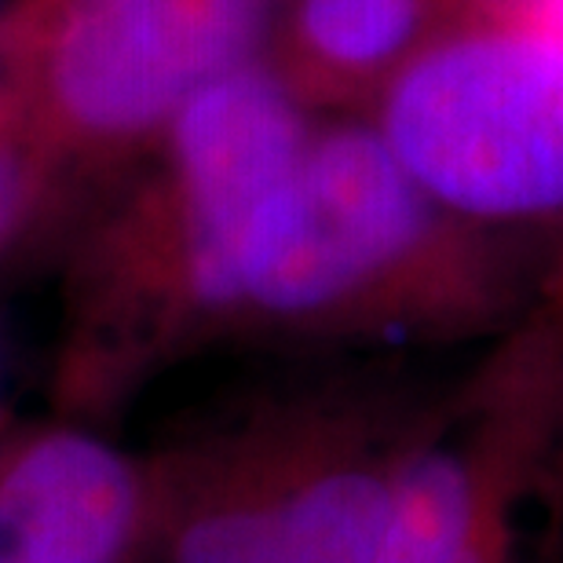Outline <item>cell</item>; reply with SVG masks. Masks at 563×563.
Returning a JSON list of instances; mask_svg holds the SVG:
<instances>
[{
  "mask_svg": "<svg viewBox=\"0 0 563 563\" xmlns=\"http://www.w3.org/2000/svg\"><path fill=\"white\" fill-rule=\"evenodd\" d=\"M560 253V231L435 201L369 121H325L256 217L209 341L490 344L542 300Z\"/></svg>",
  "mask_w": 563,
  "mask_h": 563,
  "instance_id": "cell-1",
  "label": "cell"
},
{
  "mask_svg": "<svg viewBox=\"0 0 563 563\" xmlns=\"http://www.w3.org/2000/svg\"><path fill=\"white\" fill-rule=\"evenodd\" d=\"M267 59L206 88L136 162L74 264L59 391L99 407L209 341L256 217L314 132Z\"/></svg>",
  "mask_w": 563,
  "mask_h": 563,
  "instance_id": "cell-2",
  "label": "cell"
},
{
  "mask_svg": "<svg viewBox=\"0 0 563 563\" xmlns=\"http://www.w3.org/2000/svg\"><path fill=\"white\" fill-rule=\"evenodd\" d=\"M432 396L399 377L319 380L162 450L136 563H369Z\"/></svg>",
  "mask_w": 563,
  "mask_h": 563,
  "instance_id": "cell-3",
  "label": "cell"
},
{
  "mask_svg": "<svg viewBox=\"0 0 563 563\" xmlns=\"http://www.w3.org/2000/svg\"><path fill=\"white\" fill-rule=\"evenodd\" d=\"M369 563H563V325L545 292L428 402Z\"/></svg>",
  "mask_w": 563,
  "mask_h": 563,
  "instance_id": "cell-4",
  "label": "cell"
},
{
  "mask_svg": "<svg viewBox=\"0 0 563 563\" xmlns=\"http://www.w3.org/2000/svg\"><path fill=\"white\" fill-rule=\"evenodd\" d=\"M272 0H8L0 85L63 176L136 165L195 99L261 63Z\"/></svg>",
  "mask_w": 563,
  "mask_h": 563,
  "instance_id": "cell-5",
  "label": "cell"
},
{
  "mask_svg": "<svg viewBox=\"0 0 563 563\" xmlns=\"http://www.w3.org/2000/svg\"><path fill=\"white\" fill-rule=\"evenodd\" d=\"M388 151L461 217L563 223V37L516 22L435 30L369 107Z\"/></svg>",
  "mask_w": 563,
  "mask_h": 563,
  "instance_id": "cell-6",
  "label": "cell"
},
{
  "mask_svg": "<svg viewBox=\"0 0 563 563\" xmlns=\"http://www.w3.org/2000/svg\"><path fill=\"white\" fill-rule=\"evenodd\" d=\"M162 501V454L88 424H33L0 443V563H136Z\"/></svg>",
  "mask_w": 563,
  "mask_h": 563,
  "instance_id": "cell-7",
  "label": "cell"
},
{
  "mask_svg": "<svg viewBox=\"0 0 563 563\" xmlns=\"http://www.w3.org/2000/svg\"><path fill=\"white\" fill-rule=\"evenodd\" d=\"M267 66L311 114L374 107L439 30V0H272Z\"/></svg>",
  "mask_w": 563,
  "mask_h": 563,
  "instance_id": "cell-8",
  "label": "cell"
},
{
  "mask_svg": "<svg viewBox=\"0 0 563 563\" xmlns=\"http://www.w3.org/2000/svg\"><path fill=\"white\" fill-rule=\"evenodd\" d=\"M55 184H59V173L33 140L15 99L0 85V250L26 228Z\"/></svg>",
  "mask_w": 563,
  "mask_h": 563,
  "instance_id": "cell-9",
  "label": "cell"
},
{
  "mask_svg": "<svg viewBox=\"0 0 563 563\" xmlns=\"http://www.w3.org/2000/svg\"><path fill=\"white\" fill-rule=\"evenodd\" d=\"M461 4L483 11L494 22H516V26H527L538 8V0H461Z\"/></svg>",
  "mask_w": 563,
  "mask_h": 563,
  "instance_id": "cell-10",
  "label": "cell"
},
{
  "mask_svg": "<svg viewBox=\"0 0 563 563\" xmlns=\"http://www.w3.org/2000/svg\"><path fill=\"white\" fill-rule=\"evenodd\" d=\"M527 26L545 30V33H553V37H563V0H538V8H534V15Z\"/></svg>",
  "mask_w": 563,
  "mask_h": 563,
  "instance_id": "cell-11",
  "label": "cell"
},
{
  "mask_svg": "<svg viewBox=\"0 0 563 563\" xmlns=\"http://www.w3.org/2000/svg\"><path fill=\"white\" fill-rule=\"evenodd\" d=\"M545 297H549V303H553V308H556L560 325H563V253H560V261H556V267H553V275H549Z\"/></svg>",
  "mask_w": 563,
  "mask_h": 563,
  "instance_id": "cell-12",
  "label": "cell"
}]
</instances>
